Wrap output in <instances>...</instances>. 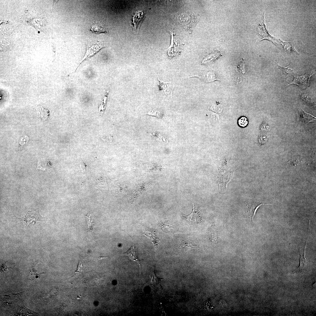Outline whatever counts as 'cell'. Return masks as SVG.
<instances>
[{"label": "cell", "instance_id": "obj_1", "mask_svg": "<svg viewBox=\"0 0 316 316\" xmlns=\"http://www.w3.org/2000/svg\"><path fill=\"white\" fill-rule=\"evenodd\" d=\"M175 17L178 24L190 33L192 32L199 19L197 14L188 11L178 13Z\"/></svg>", "mask_w": 316, "mask_h": 316}, {"label": "cell", "instance_id": "obj_2", "mask_svg": "<svg viewBox=\"0 0 316 316\" xmlns=\"http://www.w3.org/2000/svg\"><path fill=\"white\" fill-rule=\"evenodd\" d=\"M233 171L224 168H220L217 176L216 181L219 186V190L222 193L226 192V185L232 178Z\"/></svg>", "mask_w": 316, "mask_h": 316}, {"label": "cell", "instance_id": "obj_3", "mask_svg": "<svg viewBox=\"0 0 316 316\" xmlns=\"http://www.w3.org/2000/svg\"><path fill=\"white\" fill-rule=\"evenodd\" d=\"M171 42L168 51V55L171 59L180 54L181 51V44L180 40L173 30H171Z\"/></svg>", "mask_w": 316, "mask_h": 316}, {"label": "cell", "instance_id": "obj_4", "mask_svg": "<svg viewBox=\"0 0 316 316\" xmlns=\"http://www.w3.org/2000/svg\"><path fill=\"white\" fill-rule=\"evenodd\" d=\"M314 74L307 73L302 75H294L293 80L286 86L293 84L302 88H305L308 86L310 78Z\"/></svg>", "mask_w": 316, "mask_h": 316}, {"label": "cell", "instance_id": "obj_5", "mask_svg": "<svg viewBox=\"0 0 316 316\" xmlns=\"http://www.w3.org/2000/svg\"><path fill=\"white\" fill-rule=\"evenodd\" d=\"M183 217L191 224L197 225L201 221L202 216L200 211L195 208L193 203V210L189 215L183 214Z\"/></svg>", "mask_w": 316, "mask_h": 316}, {"label": "cell", "instance_id": "obj_6", "mask_svg": "<svg viewBox=\"0 0 316 316\" xmlns=\"http://www.w3.org/2000/svg\"><path fill=\"white\" fill-rule=\"evenodd\" d=\"M103 47L98 42L94 43L92 42L90 44H88L87 46V50L83 58L80 62L75 71L83 61L87 58L93 56Z\"/></svg>", "mask_w": 316, "mask_h": 316}, {"label": "cell", "instance_id": "obj_7", "mask_svg": "<svg viewBox=\"0 0 316 316\" xmlns=\"http://www.w3.org/2000/svg\"><path fill=\"white\" fill-rule=\"evenodd\" d=\"M158 87L161 93L166 96H172L174 86L173 83L170 82L166 83L161 80L158 76Z\"/></svg>", "mask_w": 316, "mask_h": 316}, {"label": "cell", "instance_id": "obj_8", "mask_svg": "<svg viewBox=\"0 0 316 316\" xmlns=\"http://www.w3.org/2000/svg\"><path fill=\"white\" fill-rule=\"evenodd\" d=\"M197 77L206 83H209L219 80L217 74L212 71L202 72L199 74L191 76L190 77Z\"/></svg>", "mask_w": 316, "mask_h": 316}, {"label": "cell", "instance_id": "obj_9", "mask_svg": "<svg viewBox=\"0 0 316 316\" xmlns=\"http://www.w3.org/2000/svg\"><path fill=\"white\" fill-rule=\"evenodd\" d=\"M90 30L94 33L98 34L108 32L109 30L108 26L100 21H94L91 25Z\"/></svg>", "mask_w": 316, "mask_h": 316}, {"label": "cell", "instance_id": "obj_10", "mask_svg": "<svg viewBox=\"0 0 316 316\" xmlns=\"http://www.w3.org/2000/svg\"><path fill=\"white\" fill-rule=\"evenodd\" d=\"M307 240L306 241V244L304 250H303L301 248H299V252L300 256V265L297 269L291 273H290L291 274L301 273L303 272L307 265L308 261L305 256V252L307 245Z\"/></svg>", "mask_w": 316, "mask_h": 316}, {"label": "cell", "instance_id": "obj_11", "mask_svg": "<svg viewBox=\"0 0 316 316\" xmlns=\"http://www.w3.org/2000/svg\"><path fill=\"white\" fill-rule=\"evenodd\" d=\"M264 204H266L260 203L254 201H250L248 203V212L250 215L252 216L253 221L257 209L260 206Z\"/></svg>", "mask_w": 316, "mask_h": 316}, {"label": "cell", "instance_id": "obj_12", "mask_svg": "<svg viewBox=\"0 0 316 316\" xmlns=\"http://www.w3.org/2000/svg\"><path fill=\"white\" fill-rule=\"evenodd\" d=\"M220 55V53L219 52L214 51L212 52L206 56L201 62L202 64H208L214 61Z\"/></svg>", "mask_w": 316, "mask_h": 316}, {"label": "cell", "instance_id": "obj_13", "mask_svg": "<svg viewBox=\"0 0 316 316\" xmlns=\"http://www.w3.org/2000/svg\"><path fill=\"white\" fill-rule=\"evenodd\" d=\"M144 18L143 13L141 11L135 14L133 18V23L135 29L139 28Z\"/></svg>", "mask_w": 316, "mask_h": 316}, {"label": "cell", "instance_id": "obj_14", "mask_svg": "<svg viewBox=\"0 0 316 316\" xmlns=\"http://www.w3.org/2000/svg\"><path fill=\"white\" fill-rule=\"evenodd\" d=\"M123 253L128 255L131 259L137 262L140 266V260L138 258L134 251V246H132L126 252Z\"/></svg>", "mask_w": 316, "mask_h": 316}, {"label": "cell", "instance_id": "obj_15", "mask_svg": "<svg viewBox=\"0 0 316 316\" xmlns=\"http://www.w3.org/2000/svg\"><path fill=\"white\" fill-rule=\"evenodd\" d=\"M277 65L278 69L282 75H287L292 73L294 72V69L290 67L289 66L284 67L281 66L278 64Z\"/></svg>", "mask_w": 316, "mask_h": 316}, {"label": "cell", "instance_id": "obj_16", "mask_svg": "<svg viewBox=\"0 0 316 316\" xmlns=\"http://www.w3.org/2000/svg\"><path fill=\"white\" fill-rule=\"evenodd\" d=\"M37 113L38 116H40L44 119L47 118L49 116L48 111L41 106L37 107Z\"/></svg>", "mask_w": 316, "mask_h": 316}, {"label": "cell", "instance_id": "obj_17", "mask_svg": "<svg viewBox=\"0 0 316 316\" xmlns=\"http://www.w3.org/2000/svg\"><path fill=\"white\" fill-rule=\"evenodd\" d=\"M195 247V245H193L192 243L186 241H182L179 245V248L181 250L185 251Z\"/></svg>", "mask_w": 316, "mask_h": 316}, {"label": "cell", "instance_id": "obj_18", "mask_svg": "<svg viewBox=\"0 0 316 316\" xmlns=\"http://www.w3.org/2000/svg\"><path fill=\"white\" fill-rule=\"evenodd\" d=\"M300 96L301 99L306 102L311 104L313 102V99L309 94L307 92H303L300 95Z\"/></svg>", "mask_w": 316, "mask_h": 316}, {"label": "cell", "instance_id": "obj_19", "mask_svg": "<svg viewBox=\"0 0 316 316\" xmlns=\"http://www.w3.org/2000/svg\"><path fill=\"white\" fill-rule=\"evenodd\" d=\"M248 122L247 118L245 116L241 117L238 120V125L240 127L242 128L246 127L248 124Z\"/></svg>", "mask_w": 316, "mask_h": 316}, {"label": "cell", "instance_id": "obj_20", "mask_svg": "<svg viewBox=\"0 0 316 316\" xmlns=\"http://www.w3.org/2000/svg\"><path fill=\"white\" fill-rule=\"evenodd\" d=\"M270 129L269 124L265 122H263L260 126V130L262 132H267Z\"/></svg>", "mask_w": 316, "mask_h": 316}, {"label": "cell", "instance_id": "obj_21", "mask_svg": "<svg viewBox=\"0 0 316 316\" xmlns=\"http://www.w3.org/2000/svg\"><path fill=\"white\" fill-rule=\"evenodd\" d=\"M267 138L265 135H262L259 137L258 141L259 143L261 144H265L267 142Z\"/></svg>", "mask_w": 316, "mask_h": 316}, {"label": "cell", "instance_id": "obj_22", "mask_svg": "<svg viewBox=\"0 0 316 316\" xmlns=\"http://www.w3.org/2000/svg\"><path fill=\"white\" fill-rule=\"evenodd\" d=\"M7 42L6 41H4V40H1V47L2 49H6L8 48H7L8 47L10 43L8 42H7Z\"/></svg>", "mask_w": 316, "mask_h": 316}, {"label": "cell", "instance_id": "obj_23", "mask_svg": "<svg viewBox=\"0 0 316 316\" xmlns=\"http://www.w3.org/2000/svg\"><path fill=\"white\" fill-rule=\"evenodd\" d=\"M211 234L212 241L214 242H216L217 240V233L215 229L214 228L212 229Z\"/></svg>", "mask_w": 316, "mask_h": 316}, {"label": "cell", "instance_id": "obj_24", "mask_svg": "<svg viewBox=\"0 0 316 316\" xmlns=\"http://www.w3.org/2000/svg\"><path fill=\"white\" fill-rule=\"evenodd\" d=\"M83 266L82 265L81 262V261H79L78 262V264L77 268L75 272V273H79L80 272H81L82 270Z\"/></svg>", "mask_w": 316, "mask_h": 316}, {"label": "cell", "instance_id": "obj_25", "mask_svg": "<svg viewBox=\"0 0 316 316\" xmlns=\"http://www.w3.org/2000/svg\"><path fill=\"white\" fill-rule=\"evenodd\" d=\"M40 169L42 170L43 171H45L46 170V169L43 168L41 165V163L39 161L37 162V167L36 169V170Z\"/></svg>", "mask_w": 316, "mask_h": 316}, {"label": "cell", "instance_id": "obj_26", "mask_svg": "<svg viewBox=\"0 0 316 316\" xmlns=\"http://www.w3.org/2000/svg\"><path fill=\"white\" fill-rule=\"evenodd\" d=\"M107 257V256L104 257V256H99V257H98V259L99 260H102V259H104V258H106V257Z\"/></svg>", "mask_w": 316, "mask_h": 316}]
</instances>
